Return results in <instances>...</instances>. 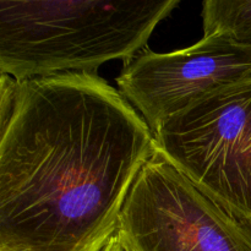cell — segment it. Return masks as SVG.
I'll use <instances>...</instances> for the list:
<instances>
[{"mask_svg":"<svg viewBox=\"0 0 251 251\" xmlns=\"http://www.w3.org/2000/svg\"><path fill=\"white\" fill-rule=\"evenodd\" d=\"M179 0H0V71L16 81L129 64ZM123 65V66H124Z\"/></svg>","mask_w":251,"mask_h":251,"instance_id":"obj_2","label":"cell"},{"mask_svg":"<svg viewBox=\"0 0 251 251\" xmlns=\"http://www.w3.org/2000/svg\"><path fill=\"white\" fill-rule=\"evenodd\" d=\"M251 77V47L225 34H203L171 53L145 48L117 76V85L152 132L210 93Z\"/></svg>","mask_w":251,"mask_h":251,"instance_id":"obj_5","label":"cell"},{"mask_svg":"<svg viewBox=\"0 0 251 251\" xmlns=\"http://www.w3.org/2000/svg\"><path fill=\"white\" fill-rule=\"evenodd\" d=\"M153 136L164 158L251 227V77L195 102Z\"/></svg>","mask_w":251,"mask_h":251,"instance_id":"obj_3","label":"cell"},{"mask_svg":"<svg viewBox=\"0 0 251 251\" xmlns=\"http://www.w3.org/2000/svg\"><path fill=\"white\" fill-rule=\"evenodd\" d=\"M124 251H251V227L201 191L157 150L118 222Z\"/></svg>","mask_w":251,"mask_h":251,"instance_id":"obj_4","label":"cell"},{"mask_svg":"<svg viewBox=\"0 0 251 251\" xmlns=\"http://www.w3.org/2000/svg\"><path fill=\"white\" fill-rule=\"evenodd\" d=\"M152 130L97 73L17 81L0 125V251H98L117 233Z\"/></svg>","mask_w":251,"mask_h":251,"instance_id":"obj_1","label":"cell"},{"mask_svg":"<svg viewBox=\"0 0 251 251\" xmlns=\"http://www.w3.org/2000/svg\"><path fill=\"white\" fill-rule=\"evenodd\" d=\"M98 251H124V249H123L122 244H120L119 238H118L117 233H115V234L113 235L109 240H108L107 244H105L102 249L98 250Z\"/></svg>","mask_w":251,"mask_h":251,"instance_id":"obj_7","label":"cell"},{"mask_svg":"<svg viewBox=\"0 0 251 251\" xmlns=\"http://www.w3.org/2000/svg\"><path fill=\"white\" fill-rule=\"evenodd\" d=\"M203 34H225L251 47V0H206L201 12Z\"/></svg>","mask_w":251,"mask_h":251,"instance_id":"obj_6","label":"cell"}]
</instances>
